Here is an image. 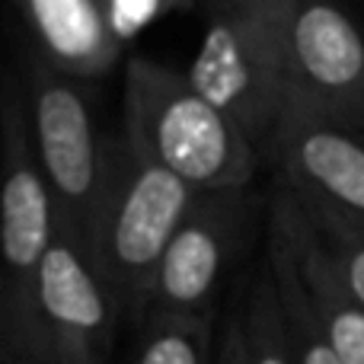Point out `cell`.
Masks as SVG:
<instances>
[{
    "label": "cell",
    "mask_w": 364,
    "mask_h": 364,
    "mask_svg": "<svg viewBox=\"0 0 364 364\" xmlns=\"http://www.w3.org/2000/svg\"><path fill=\"white\" fill-rule=\"evenodd\" d=\"M195 188L164 170L132 141L109 138L106 179L100 188L83 252L119 307L122 326L147 320V304L166 246L195 201Z\"/></svg>",
    "instance_id": "obj_1"
},
{
    "label": "cell",
    "mask_w": 364,
    "mask_h": 364,
    "mask_svg": "<svg viewBox=\"0 0 364 364\" xmlns=\"http://www.w3.org/2000/svg\"><path fill=\"white\" fill-rule=\"evenodd\" d=\"M55 237V205L10 51L0 64V364H38V284Z\"/></svg>",
    "instance_id": "obj_2"
},
{
    "label": "cell",
    "mask_w": 364,
    "mask_h": 364,
    "mask_svg": "<svg viewBox=\"0 0 364 364\" xmlns=\"http://www.w3.org/2000/svg\"><path fill=\"white\" fill-rule=\"evenodd\" d=\"M122 109V134L195 192L250 188L259 151L188 83L186 70L128 58Z\"/></svg>",
    "instance_id": "obj_3"
},
{
    "label": "cell",
    "mask_w": 364,
    "mask_h": 364,
    "mask_svg": "<svg viewBox=\"0 0 364 364\" xmlns=\"http://www.w3.org/2000/svg\"><path fill=\"white\" fill-rule=\"evenodd\" d=\"M13 58L23 74L32 151L51 192L58 230L83 246L109 154V138L96 125L93 83L55 70L19 42H13Z\"/></svg>",
    "instance_id": "obj_4"
},
{
    "label": "cell",
    "mask_w": 364,
    "mask_h": 364,
    "mask_svg": "<svg viewBox=\"0 0 364 364\" xmlns=\"http://www.w3.org/2000/svg\"><path fill=\"white\" fill-rule=\"evenodd\" d=\"M256 195L250 188L198 192L166 246L147 304L151 316L214 320L218 297L252 243Z\"/></svg>",
    "instance_id": "obj_5"
},
{
    "label": "cell",
    "mask_w": 364,
    "mask_h": 364,
    "mask_svg": "<svg viewBox=\"0 0 364 364\" xmlns=\"http://www.w3.org/2000/svg\"><path fill=\"white\" fill-rule=\"evenodd\" d=\"M205 36L186 77L259 151L262 138L278 132L282 122L284 68L224 0H205Z\"/></svg>",
    "instance_id": "obj_6"
},
{
    "label": "cell",
    "mask_w": 364,
    "mask_h": 364,
    "mask_svg": "<svg viewBox=\"0 0 364 364\" xmlns=\"http://www.w3.org/2000/svg\"><path fill=\"white\" fill-rule=\"evenodd\" d=\"M119 326V307L83 246L58 230L38 284V364H115Z\"/></svg>",
    "instance_id": "obj_7"
},
{
    "label": "cell",
    "mask_w": 364,
    "mask_h": 364,
    "mask_svg": "<svg viewBox=\"0 0 364 364\" xmlns=\"http://www.w3.org/2000/svg\"><path fill=\"white\" fill-rule=\"evenodd\" d=\"M364 42L352 19L326 0H297L284 32V109L326 122L358 102Z\"/></svg>",
    "instance_id": "obj_8"
},
{
    "label": "cell",
    "mask_w": 364,
    "mask_h": 364,
    "mask_svg": "<svg viewBox=\"0 0 364 364\" xmlns=\"http://www.w3.org/2000/svg\"><path fill=\"white\" fill-rule=\"evenodd\" d=\"M19 45L68 77L96 83L122 58L109 0H10Z\"/></svg>",
    "instance_id": "obj_9"
},
{
    "label": "cell",
    "mask_w": 364,
    "mask_h": 364,
    "mask_svg": "<svg viewBox=\"0 0 364 364\" xmlns=\"http://www.w3.org/2000/svg\"><path fill=\"white\" fill-rule=\"evenodd\" d=\"M275 147L288 179L304 195L301 201H320L364 218V144L329 122L284 109Z\"/></svg>",
    "instance_id": "obj_10"
},
{
    "label": "cell",
    "mask_w": 364,
    "mask_h": 364,
    "mask_svg": "<svg viewBox=\"0 0 364 364\" xmlns=\"http://www.w3.org/2000/svg\"><path fill=\"white\" fill-rule=\"evenodd\" d=\"M275 218L288 230L297 265H301L304 284H307L310 301H314L316 314H320L323 329H326L339 361L364 364V307L348 294L346 284L336 278L329 259L320 256L314 237H307V227H304L301 214H297V208L288 198H282L275 205Z\"/></svg>",
    "instance_id": "obj_11"
},
{
    "label": "cell",
    "mask_w": 364,
    "mask_h": 364,
    "mask_svg": "<svg viewBox=\"0 0 364 364\" xmlns=\"http://www.w3.org/2000/svg\"><path fill=\"white\" fill-rule=\"evenodd\" d=\"M269 262H272V282H275L278 301L284 310V326H288V339L294 348L297 364H342L336 355L333 342H329L323 320L316 314L310 291L304 284L301 265H297L294 246L284 230V224L272 214V246H269Z\"/></svg>",
    "instance_id": "obj_12"
},
{
    "label": "cell",
    "mask_w": 364,
    "mask_h": 364,
    "mask_svg": "<svg viewBox=\"0 0 364 364\" xmlns=\"http://www.w3.org/2000/svg\"><path fill=\"white\" fill-rule=\"evenodd\" d=\"M214 320L151 316L138 326V339L122 364H214Z\"/></svg>",
    "instance_id": "obj_13"
},
{
    "label": "cell",
    "mask_w": 364,
    "mask_h": 364,
    "mask_svg": "<svg viewBox=\"0 0 364 364\" xmlns=\"http://www.w3.org/2000/svg\"><path fill=\"white\" fill-rule=\"evenodd\" d=\"M233 314H237L240 329H243L250 364H297L272 275L259 278L250 288L246 301L240 304V310H233Z\"/></svg>",
    "instance_id": "obj_14"
},
{
    "label": "cell",
    "mask_w": 364,
    "mask_h": 364,
    "mask_svg": "<svg viewBox=\"0 0 364 364\" xmlns=\"http://www.w3.org/2000/svg\"><path fill=\"white\" fill-rule=\"evenodd\" d=\"M240 19L252 29V36L265 45L269 55H275L284 68V32L297 0H224Z\"/></svg>",
    "instance_id": "obj_15"
},
{
    "label": "cell",
    "mask_w": 364,
    "mask_h": 364,
    "mask_svg": "<svg viewBox=\"0 0 364 364\" xmlns=\"http://www.w3.org/2000/svg\"><path fill=\"white\" fill-rule=\"evenodd\" d=\"M195 4H198V0H109V13H112L115 36L125 45L128 38L144 32L151 23L170 16V13L192 10Z\"/></svg>",
    "instance_id": "obj_16"
},
{
    "label": "cell",
    "mask_w": 364,
    "mask_h": 364,
    "mask_svg": "<svg viewBox=\"0 0 364 364\" xmlns=\"http://www.w3.org/2000/svg\"><path fill=\"white\" fill-rule=\"evenodd\" d=\"M346 291L364 307V243L361 246H348V252H342L336 262H329Z\"/></svg>",
    "instance_id": "obj_17"
},
{
    "label": "cell",
    "mask_w": 364,
    "mask_h": 364,
    "mask_svg": "<svg viewBox=\"0 0 364 364\" xmlns=\"http://www.w3.org/2000/svg\"><path fill=\"white\" fill-rule=\"evenodd\" d=\"M214 364H250V358H246L243 329H240L237 314L227 320L224 336L218 339V348H214Z\"/></svg>",
    "instance_id": "obj_18"
}]
</instances>
